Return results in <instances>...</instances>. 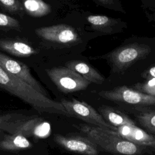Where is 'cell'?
<instances>
[{"mask_svg": "<svg viewBox=\"0 0 155 155\" xmlns=\"http://www.w3.org/2000/svg\"><path fill=\"white\" fill-rule=\"evenodd\" d=\"M145 93L148 94H150V95L155 96V87H154L153 88H151L150 90H147Z\"/></svg>", "mask_w": 155, "mask_h": 155, "instance_id": "cell-25", "label": "cell"}, {"mask_svg": "<svg viewBox=\"0 0 155 155\" xmlns=\"http://www.w3.org/2000/svg\"><path fill=\"white\" fill-rule=\"evenodd\" d=\"M35 33L43 40L61 44H73L79 40L76 31L66 24H58L36 28Z\"/></svg>", "mask_w": 155, "mask_h": 155, "instance_id": "cell-8", "label": "cell"}, {"mask_svg": "<svg viewBox=\"0 0 155 155\" xmlns=\"http://www.w3.org/2000/svg\"><path fill=\"white\" fill-rule=\"evenodd\" d=\"M73 126L85 134L97 146L107 152L128 155L151 153V150L148 148L125 139L115 130L85 124Z\"/></svg>", "mask_w": 155, "mask_h": 155, "instance_id": "cell-2", "label": "cell"}, {"mask_svg": "<svg viewBox=\"0 0 155 155\" xmlns=\"http://www.w3.org/2000/svg\"><path fill=\"white\" fill-rule=\"evenodd\" d=\"M150 51V46L134 43L119 47L107 56L113 70L115 71H120L148 55Z\"/></svg>", "mask_w": 155, "mask_h": 155, "instance_id": "cell-5", "label": "cell"}, {"mask_svg": "<svg viewBox=\"0 0 155 155\" xmlns=\"http://www.w3.org/2000/svg\"><path fill=\"white\" fill-rule=\"evenodd\" d=\"M66 67L76 71L85 79L91 83L102 84L105 78L93 67L81 61H71L67 62Z\"/></svg>", "mask_w": 155, "mask_h": 155, "instance_id": "cell-14", "label": "cell"}, {"mask_svg": "<svg viewBox=\"0 0 155 155\" xmlns=\"http://www.w3.org/2000/svg\"><path fill=\"white\" fill-rule=\"evenodd\" d=\"M0 48L18 57H29L38 53L30 44L20 39H0Z\"/></svg>", "mask_w": 155, "mask_h": 155, "instance_id": "cell-13", "label": "cell"}, {"mask_svg": "<svg viewBox=\"0 0 155 155\" xmlns=\"http://www.w3.org/2000/svg\"><path fill=\"white\" fill-rule=\"evenodd\" d=\"M0 88L18 97L41 113L59 114L68 116L61 102L52 100L26 82L10 74L0 65Z\"/></svg>", "mask_w": 155, "mask_h": 155, "instance_id": "cell-1", "label": "cell"}, {"mask_svg": "<svg viewBox=\"0 0 155 155\" xmlns=\"http://www.w3.org/2000/svg\"><path fill=\"white\" fill-rule=\"evenodd\" d=\"M134 87L136 90L145 93L147 90L155 87V78L148 79L144 83H137Z\"/></svg>", "mask_w": 155, "mask_h": 155, "instance_id": "cell-22", "label": "cell"}, {"mask_svg": "<svg viewBox=\"0 0 155 155\" xmlns=\"http://www.w3.org/2000/svg\"><path fill=\"white\" fill-rule=\"evenodd\" d=\"M21 27L19 21L10 16L0 13V29L21 30Z\"/></svg>", "mask_w": 155, "mask_h": 155, "instance_id": "cell-19", "label": "cell"}, {"mask_svg": "<svg viewBox=\"0 0 155 155\" xmlns=\"http://www.w3.org/2000/svg\"><path fill=\"white\" fill-rule=\"evenodd\" d=\"M136 117L140 125L149 132L155 134V110H140Z\"/></svg>", "mask_w": 155, "mask_h": 155, "instance_id": "cell-18", "label": "cell"}, {"mask_svg": "<svg viewBox=\"0 0 155 155\" xmlns=\"http://www.w3.org/2000/svg\"><path fill=\"white\" fill-rule=\"evenodd\" d=\"M25 12L33 17H42L50 13L51 7L42 0H23Z\"/></svg>", "mask_w": 155, "mask_h": 155, "instance_id": "cell-17", "label": "cell"}, {"mask_svg": "<svg viewBox=\"0 0 155 155\" xmlns=\"http://www.w3.org/2000/svg\"><path fill=\"white\" fill-rule=\"evenodd\" d=\"M61 102L65 108L68 116L80 119L88 124L115 131L117 130V127L110 124L101 114L98 113L91 105L84 101H80L75 99L71 100L62 99Z\"/></svg>", "mask_w": 155, "mask_h": 155, "instance_id": "cell-6", "label": "cell"}, {"mask_svg": "<svg viewBox=\"0 0 155 155\" xmlns=\"http://www.w3.org/2000/svg\"><path fill=\"white\" fill-rule=\"evenodd\" d=\"M0 4L10 12H18L22 10V6L18 0H0Z\"/></svg>", "mask_w": 155, "mask_h": 155, "instance_id": "cell-20", "label": "cell"}, {"mask_svg": "<svg viewBox=\"0 0 155 155\" xmlns=\"http://www.w3.org/2000/svg\"><path fill=\"white\" fill-rule=\"evenodd\" d=\"M54 140L65 150L87 155L98 154L97 145L88 137L56 134Z\"/></svg>", "mask_w": 155, "mask_h": 155, "instance_id": "cell-10", "label": "cell"}, {"mask_svg": "<svg viewBox=\"0 0 155 155\" xmlns=\"http://www.w3.org/2000/svg\"><path fill=\"white\" fill-rule=\"evenodd\" d=\"M46 73L58 88L64 93L85 90L91 84L78 73L67 67L47 69Z\"/></svg>", "mask_w": 155, "mask_h": 155, "instance_id": "cell-4", "label": "cell"}, {"mask_svg": "<svg viewBox=\"0 0 155 155\" xmlns=\"http://www.w3.org/2000/svg\"><path fill=\"white\" fill-rule=\"evenodd\" d=\"M142 76L146 79L155 78V66L150 67L149 69L145 70L142 74Z\"/></svg>", "mask_w": 155, "mask_h": 155, "instance_id": "cell-24", "label": "cell"}, {"mask_svg": "<svg viewBox=\"0 0 155 155\" xmlns=\"http://www.w3.org/2000/svg\"><path fill=\"white\" fill-rule=\"evenodd\" d=\"M99 110L105 120L116 127L125 125L134 124V122L127 115L111 107L107 106L102 107Z\"/></svg>", "mask_w": 155, "mask_h": 155, "instance_id": "cell-16", "label": "cell"}, {"mask_svg": "<svg viewBox=\"0 0 155 155\" xmlns=\"http://www.w3.org/2000/svg\"><path fill=\"white\" fill-rule=\"evenodd\" d=\"M0 65L10 74L26 82L40 93L48 96L45 88L31 75L29 68L22 62L0 53Z\"/></svg>", "mask_w": 155, "mask_h": 155, "instance_id": "cell-9", "label": "cell"}, {"mask_svg": "<svg viewBox=\"0 0 155 155\" xmlns=\"http://www.w3.org/2000/svg\"><path fill=\"white\" fill-rule=\"evenodd\" d=\"M99 5L113 10L124 12V10L118 0H94Z\"/></svg>", "mask_w": 155, "mask_h": 155, "instance_id": "cell-21", "label": "cell"}, {"mask_svg": "<svg viewBox=\"0 0 155 155\" xmlns=\"http://www.w3.org/2000/svg\"><path fill=\"white\" fill-rule=\"evenodd\" d=\"M99 94L105 99L114 102L142 106L155 105V96L131 89L125 85L111 90L101 91Z\"/></svg>", "mask_w": 155, "mask_h": 155, "instance_id": "cell-7", "label": "cell"}, {"mask_svg": "<svg viewBox=\"0 0 155 155\" xmlns=\"http://www.w3.org/2000/svg\"><path fill=\"white\" fill-rule=\"evenodd\" d=\"M1 129L12 134H21L27 137L45 138L50 133V125L44 119L37 116H20L2 124Z\"/></svg>", "mask_w": 155, "mask_h": 155, "instance_id": "cell-3", "label": "cell"}, {"mask_svg": "<svg viewBox=\"0 0 155 155\" xmlns=\"http://www.w3.org/2000/svg\"><path fill=\"white\" fill-rule=\"evenodd\" d=\"M87 21L93 30L105 33H113L119 22L117 19L104 15H90L88 16Z\"/></svg>", "mask_w": 155, "mask_h": 155, "instance_id": "cell-15", "label": "cell"}, {"mask_svg": "<svg viewBox=\"0 0 155 155\" xmlns=\"http://www.w3.org/2000/svg\"><path fill=\"white\" fill-rule=\"evenodd\" d=\"M22 115L21 114H18V113H6V114H3L0 115V133L2 131L1 129V127L4 122H7L10 120H12L15 118L20 117Z\"/></svg>", "mask_w": 155, "mask_h": 155, "instance_id": "cell-23", "label": "cell"}, {"mask_svg": "<svg viewBox=\"0 0 155 155\" xmlns=\"http://www.w3.org/2000/svg\"><path fill=\"white\" fill-rule=\"evenodd\" d=\"M116 131L125 139L155 151V136L149 134L135 124L117 127Z\"/></svg>", "mask_w": 155, "mask_h": 155, "instance_id": "cell-11", "label": "cell"}, {"mask_svg": "<svg viewBox=\"0 0 155 155\" xmlns=\"http://www.w3.org/2000/svg\"><path fill=\"white\" fill-rule=\"evenodd\" d=\"M1 131V132H2ZM0 133V149L7 151H20L29 149L32 144L27 137L21 134Z\"/></svg>", "mask_w": 155, "mask_h": 155, "instance_id": "cell-12", "label": "cell"}]
</instances>
